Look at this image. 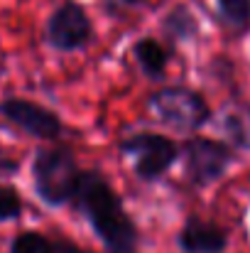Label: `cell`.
<instances>
[{"label": "cell", "mask_w": 250, "mask_h": 253, "mask_svg": "<svg viewBox=\"0 0 250 253\" xmlns=\"http://www.w3.org/2000/svg\"><path fill=\"white\" fill-rule=\"evenodd\" d=\"M71 207L83 214L108 253H138V226L125 211L123 199L96 168L83 169Z\"/></svg>", "instance_id": "obj_1"}, {"label": "cell", "mask_w": 250, "mask_h": 253, "mask_svg": "<svg viewBox=\"0 0 250 253\" xmlns=\"http://www.w3.org/2000/svg\"><path fill=\"white\" fill-rule=\"evenodd\" d=\"M32 187L39 202L59 209L74 202L83 169L69 148H39L32 158Z\"/></svg>", "instance_id": "obj_2"}, {"label": "cell", "mask_w": 250, "mask_h": 253, "mask_svg": "<svg viewBox=\"0 0 250 253\" xmlns=\"http://www.w3.org/2000/svg\"><path fill=\"white\" fill-rule=\"evenodd\" d=\"M150 111L165 123L177 130H199L211 118V106L206 98L186 86H165L150 96Z\"/></svg>", "instance_id": "obj_3"}, {"label": "cell", "mask_w": 250, "mask_h": 253, "mask_svg": "<svg viewBox=\"0 0 250 253\" xmlns=\"http://www.w3.org/2000/svg\"><path fill=\"white\" fill-rule=\"evenodd\" d=\"M120 153L133 158V172L143 182H155L179 158V145L160 133H135L120 143Z\"/></svg>", "instance_id": "obj_4"}, {"label": "cell", "mask_w": 250, "mask_h": 253, "mask_svg": "<svg viewBox=\"0 0 250 253\" xmlns=\"http://www.w3.org/2000/svg\"><path fill=\"white\" fill-rule=\"evenodd\" d=\"M184 172L194 187H209L218 182L233 163V150L214 138H189L181 148Z\"/></svg>", "instance_id": "obj_5"}, {"label": "cell", "mask_w": 250, "mask_h": 253, "mask_svg": "<svg viewBox=\"0 0 250 253\" xmlns=\"http://www.w3.org/2000/svg\"><path fill=\"white\" fill-rule=\"evenodd\" d=\"M0 118H5L10 126H15L17 130H22L30 138L37 140H59L64 135V121L49 111L47 106L30 101V98H20V96H7L0 101Z\"/></svg>", "instance_id": "obj_6"}, {"label": "cell", "mask_w": 250, "mask_h": 253, "mask_svg": "<svg viewBox=\"0 0 250 253\" xmlns=\"http://www.w3.org/2000/svg\"><path fill=\"white\" fill-rule=\"evenodd\" d=\"M91 37H93L91 17L79 2L64 0L59 7L52 10L44 27V40L54 52H79L91 42Z\"/></svg>", "instance_id": "obj_7"}, {"label": "cell", "mask_w": 250, "mask_h": 253, "mask_svg": "<svg viewBox=\"0 0 250 253\" xmlns=\"http://www.w3.org/2000/svg\"><path fill=\"white\" fill-rule=\"evenodd\" d=\"M177 246L184 253H223V249L228 246V236L218 224L191 216L179 229Z\"/></svg>", "instance_id": "obj_8"}, {"label": "cell", "mask_w": 250, "mask_h": 253, "mask_svg": "<svg viewBox=\"0 0 250 253\" xmlns=\"http://www.w3.org/2000/svg\"><path fill=\"white\" fill-rule=\"evenodd\" d=\"M133 54H135L140 69H143L147 77L160 79V77L165 74L167 62H169V54H167V49L157 42V40H152V37H143L140 42H135Z\"/></svg>", "instance_id": "obj_9"}, {"label": "cell", "mask_w": 250, "mask_h": 253, "mask_svg": "<svg viewBox=\"0 0 250 253\" xmlns=\"http://www.w3.org/2000/svg\"><path fill=\"white\" fill-rule=\"evenodd\" d=\"M7 253H59L57 239L42 234V231H20L10 239Z\"/></svg>", "instance_id": "obj_10"}, {"label": "cell", "mask_w": 250, "mask_h": 253, "mask_svg": "<svg viewBox=\"0 0 250 253\" xmlns=\"http://www.w3.org/2000/svg\"><path fill=\"white\" fill-rule=\"evenodd\" d=\"M165 32L172 40L184 42V40L196 35V20L184 5H179V7L169 10V15L165 17Z\"/></svg>", "instance_id": "obj_11"}, {"label": "cell", "mask_w": 250, "mask_h": 253, "mask_svg": "<svg viewBox=\"0 0 250 253\" xmlns=\"http://www.w3.org/2000/svg\"><path fill=\"white\" fill-rule=\"evenodd\" d=\"M25 214V199L10 182H0V224L17 221Z\"/></svg>", "instance_id": "obj_12"}, {"label": "cell", "mask_w": 250, "mask_h": 253, "mask_svg": "<svg viewBox=\"0 0 250 253\" xmlns=\"http://www.w3.org/2000/svg\"><path fill=\"white\" fill-rule=\"evenodd\" d=\"M218 15L228 25H248L250 22V0H216Z\"/></svg>", "instance_id": "obj_13"}, {"label": "cell", "mask_w": 250, "mask_h": 253, "mask_svg": "<svg viewBox=\"0 0 250 253\" xmlns=\"http://www.w3.org/2000/svg\"><path fill=\"white\" fill-rule=\"evenodd\" d=\"M20 172V160L12 158L5 148H0V174H17Z\"/></svg>", "instance_id": "obj_14"}, {"label": "cell", "mask_w": 250, "mask_h": 253, "mask_svg": "<svg viewBox=\"0 0 250 253\" xmlns=\"http://www.w3.org/2000/svg\"><path fill=\"white\" fill-rule=\"evenodd\" d=\"M57 251L59 253H86L83 249H79L76 244H71L69 239H57Z\"/></svg>", "instance_id": "obj_15"}, {"label": "cell", "mask_w": 250, "mask_h": 253, "mask_svg": "<svg viewBox=\"0 0 250 253\" xmlns=\"http://www.w3.org/2000/svg\"><path fill=\"white\" fill-rule=\"evenodd\" d=\"M108 2H113V5H138L143 0H108Z\"/></svg>", "instance_id": "obj_16"}]
</instances>
